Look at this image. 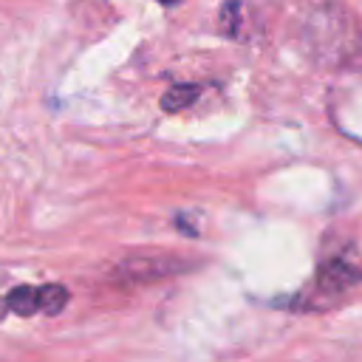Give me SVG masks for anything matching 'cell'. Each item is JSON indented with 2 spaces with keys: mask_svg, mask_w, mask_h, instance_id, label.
Listing matches in <instances>:
<instances>
[{
  "mask_svg": "<svg viewBox=\"0 0 362 362\" xmlns=\"http://www.w3.org/2000/svg\"><path fill=\"white\" fill-rule=\"evenodd\" d=\"M6 311H8V305H6V297H0V320L6 317Z\"/></svg>",
  "mask_w": 362,
  "mask_h": 362,
  "instance_id": "cell-6",
  "label": "cell"
},
{
  "mask_svg": "<svg viewBox=\"0 0 362 362\" xmlns=\"http://www.w3.org/2000/svg\"><path fill=\"white\" fill-rule=\"evenodd\" d=\"M6 305L17 317H31L34 311H40V288H34V286H17V288L8 291Z\"/></svg>",
  "mask_w": 362,
  "mask_h": 362,
  "instance_id": "cell-2",
  "label": "cell"
},
{
  "mask_svg": "<svg viewBox=\"0 0 362 362\" xmlns=\"http://www.w3.org/2000/svg\"><path fill=\"white\" fill-rule=\"evenodd\" d=\"M359 277H362L359 269L351 266L348 260H328V263L320 269L317 283H320L322 291L337 294V291H345V288H351L354 283H359Z\"/></svg>",
  "mask_w": 362,
  "mask_h": 362,
  "instance_id": "cell-1",
  "label": "cell"
},
{
  "mask_svg": "<svg viewBox=\"0 0 362 362\" xmlns=\"http://www.w3.org/2000/svg\"><path fill=\"white\" fill-rule=\"evenodd\" d=\"M158 3H164V6H173V3H178V0H158Z\"/></svg>",
  "mask_w": 362,
  "mask_h": 362,
  "instance_id": "cell-7",
  "label": "cell"
},
{
  "mask_svg": "<svg viewBox=\"0 0 362 362\" xmlns=\"http://www.w3.org/2000/svg\"><path fill=\"white\" fill-rule=\"evenodd\" d=\"M68 288L59 286V283H48V286H40V311L45 314H59L65 305H68Z\"/></svg>",
  "mask_w": 362,
  "mask_h": 362,
  "instance_id": "cell-4",
  "label": "cell"
},
{
  "mask_svg": "<svg viewBox=\"0 0 362 362\" xmlns=\"http://www.w3.org/2000/svg\"><path fill=\"white\" fill-rule=\"evenodd\" d=\"M218 23H221V31L235 37L238 28H240V0H223L221 11H218Z\"/></svg>",
  "mask_w": 362,
  "mask_h": 362,
  "instance_id": "cell-5",
  "label": "cell"
},
{
  "mask_svg": "<svg viewBox=\"0 0 362 362\" xmlns=\"http://www.w3.org/2000/svg\"><path fill=\"white\" fill-rule=\"evenodd\" d=\"M195 96H198V85H173V88L158 99V105H161L164 113H178V110H184L187 105H192Z\"/></svg>",
  "mask_w": 362,
  "mask_h": 362,
  "instance_id": "cell-3",
  "label": "cell"
}]
</instances>
